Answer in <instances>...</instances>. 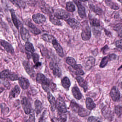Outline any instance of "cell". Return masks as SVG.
<instances>
[{"label":"cell","mask_w":122,"mask_h":122,"mask_svg":"<svg viewBox=\"0 0 122 122\" xmlns=\"http://www.w3.org/2000/svg\"><path fill=\"white\" fill-rule=\"evenodd\" d=\"M66 62L67 64L71 66L72 68H74L77 65L75 59L71 57H67L66 58Z\"/></svg>","instance_id":"cell-37"},{"label":"cell","mask_w":122,"mask_h":122,"mask_svg":"<svg viewBox=\"0 0 122 122\" xmlns=\"http://www.w3.org/2000/svg\"><path fill=\"white\" fill-rule=\"evenodd\" d=\"M22 106L25 113L28 115L32 112V105L29 99L26 97H24L21 102Z\"/></svg>","instance_id":"cell-5"},{"label":"cell","mask_w":122,"mask_h":122,"mask_svg":"<svg viewBox=\"0 0 122 122\" xmlns=\"http://www.w3.org/2000/svg\"><path fill=\"white\" fill-rule=\"evenodd\" d=\"M47 98L51 105V110L52 111H54L56 109V101L55 98L50 92H48Z\"/></svg>","instance_id":"cell-20"},{"label":"cell","mask_w":122,"mask_h":122,"mask_svg":"<svg viewBox=\"0 0 122 122\" xmlns=\"http://www.w3.org/2000/svg\"><path fill=\"white\" fill-rule=\"evenodd\" d=\"M76 80L80 86L83 88L85 91H86L88 88L87 82L83 78L80 76H77L76 77Z\"/></svg>","instance_id":"cell-23"},{"label":"cell","mask_w":122,"mask_h":122,"mask_svg":"<svg viewBox=\"0 0 122 122\" xmlns=\"http://www.w3.org/2000/svg\"><path fill=\"white\" fill-rule=\"evenodd\" d=\"M23 64L27 73L32 77H33L35 73L33 69V67L30 65V63L28 61H24Z\"/></svg>","instance_id":"cell-12"},{"label":"cell","mask_w":122,"mask_h":122,"mask_svg":"<svg viewBox=\"0 0 122 122\" xmlns=\"http://www.w3.org/2000/svg\"><path fill=\"white\" fill-rule=\"evenodd\" d=\"M116 47L121 50L122 49V40L117 41L115 43Z\"/></svg>","instance_id":"cell-45"},{"label":"cell","mask_w":122,"mask_h":122,"mask_svg":"<svg viewBox=\"0 0 122 122\" xmlns=\"http://www.w3.org/2000/svg\"><path fill=\"white\" fill-rule=\"evenodd\" d=\"M89 7L92 11L97 15H100L102 13V10L100 8L92 4H90L89 5Z\"/></svg>","instance_id":"cell-29"},{"label":"cell","mask_w":122,"mask_h":122,"mask_svg":"<svg viewBox=\"0 0 122 122\" xmlns=\"http://www.w3.org/2000/svg\"><path fill=\"white\" fill-rule=\"evenodd\" d=\"M70 107L71 109L75 112L77 113L80 116L84 117L90 115V112L81 107L80 105L76 103L74 101H72L71 103Z\"/></svg>","instance_id":"cell-1"},{"label":"cell","mask_w":122,"mask_h":122,"mask_svg":"<svg viewBox=\"0 0 122 122\" xmlns=\"http://www.w3.org/2000/svg\"><path fill=\"white\" fill-rule=\"evenodd\" d=\"M33 60L35 64L39 62V56L38 54L36 53H33L32 54Z\"/></svg>","instance_id":"cell-42"},{"label":"cell","mask_w":122,"mask_h":122,"mask_svg":"<svg viewBox=\"0 0 122 122\" xmlns=\"http://www.w3.org/2000/svg\"><path fill=\"white\" fill-rule=\"evenodd\" d=\"M98 118L94 116H91L88 118L87 120L88 122H97L98 121Z\"/></svg>","instance_id":"cell-44"},{"label":"cell","mask_w":122,"mask_h":122,"mask_svg":"<svg viewBox=\"0 0 122 122\" xmlns=\"http://www.w3.org/2000/svg\"><path fill=\"white\" fill-rule=\"evenodd\" d=\"M110 96L112 100L115 102L118 101L120 99V93L116 86H113L110 92Z\"/></svg>","instance_id":"cell-13"},{"label":"cell","mask_w":122,"mask_h":122,"mask_svg":"<svg viewBox=\"0 0 122 122\" xmlns=\"http://www.w3.org/2000/svg\"><path fill=\"white\" fill-rule=\"evenodd\" d=\"M18 82L21 88L23 90H26L30 86L29 81L27 78L21 77L18 78Z\"/></svg>","instance_id":"cell-17"},{"label":"cell","mask_w":122,"mask_h":122,"mask_svg":"<svg viewBox=\"0 0 122 122\" xmlns=\"http://www.w3.org/2000/svg\"><path fill=\"white\" fill-rule=\"evenodd\" d=\"M20 88L18 85H16L10 91L9 95L10 98H15L20 95Z\"/></svg>","instance_id":"cell-21"},{"label":"cell","mask_w":122,"mask_h":122,"mask_svg":"<svg viewBox=\"0 0 122 122\" xmlns=\"http://www.w3.org/2000/svg\"><path fill=\"white\" fill-rule=\"evenodd\" d=\"M62 84L64 88L68 89L70 86V81L67 77H64L62 80Z\"/></svg>","instance_id":"cell-34"},{"label":"cell","mask_w":122,"mask_h":122,"mask_svg":"<svg viewBox=\"0 0 122 122\" xmlns=\"http://www.w3.org/2000/svg\"><path fill=\"white\" fill-rule=\"evenodd\" d=\"M72 93L75 98L77 100H80L82 97V95L78 88L77 86L73 87L72 90Z\"/></svg>","instance_id":"cell-26"},{"label":"cell","mask_w":122,"mask_h":122,"mask_svg":"<svg viewBox=\"0 0 122 122\" xmlns=\"http://www.w3.org/2000/svg\"><path fill=\"white\" fill-rule=\"evenodd\" d=\"M20 35L21 37L25 42H27L30 37V35L29 31L24 27H22L20 29Z\"/></svg>","instance_id":"cell-19"},{"label":"cell","mask_w":122,"mask_h":122,"mask_svg":"<svg viewBox=\"0 0 122 122\" xmlns=\"http://www.w3.org/2000/svg\"><path fill=\"white\" fill-rule=\"evenodd\" d=\"M81 36L83 41H87L90 39L91 36V30L87 24H85L83 27Z\"/></svg>","instance_id":"cell-7"},{"label":"cell","mask_w":122,"mask_h":122,"mask_svg":"<svg viewBox=\"0 0 122 122\" xmlns=\"http://www.w3.org/2000/svg\"><path fill=\"white\" fill-rule=\"evenodd\" d=\"M73 70H71L76 75H84V72L82 70V66L80 64L76 65V66L73 68Z\"/></svg>","instance_id":"cell-25"},{"label":"cell","mask_w":122,"mask_h":122,"mask_svg":"<svg viewBox=\"0 0 122 122\" xmlns=\"http://www.w3.org/2000/svg\"><path fill=\"white\" fill-rule=\"evenodd\" d=\"M53 15L60 20H65L69 17V14L62 9H58L54 12Z\"/></svg>","instance_id":"cell-8"},{"label":"cell","mask_w":122,"mask_h":122,"mask_svg":"<svg viewBox=\"0 0 122 122\" xmlns=\"http://www.w3.org/2000/svg\"><path fill=\"white\" fill-rule=\"evenodd\" d=\"M56 108L60 112L65 113L67 111V106L63 99L60 97L57 99L56 103Z\"/></svg>","instance_id":"cell-4"},{"label":"cell","mask_w":122,"mask_h":122,"mask_svg":"<svg viewBox=\"0 0 122 122\" xmlns=\"http://www.w3.org/2000/svg\"><path fill=\"white\" fill-rule=\"evenodd\" d=\"M25 48L26 51L32 53H34L35 51V48L33 45L32 43L28 41L26 42L25 43Z\"/></svg>","instance_id":"cell-35"},{"label":"cell","mask_w":122,"mask_h":122,"mask_svg":"<svg viewBox=\"0 0 122 122\" xmlns=\"http://www.w3.org/2000/svg\"><path fill=\"white\" fill-rule=\"evenodd\" d=\"M32 19L35 22L39 24L43 23L46 20L45 17L40 13H37L33 15Z\"/></svg>","instance_id":"cell-15"},{"label":"cell","mask_w":122,"mask_h":122,"mask_svg":"<svg viewBox=\"0 0 122 122\" xmlns=\"http://www.w3.org/2000/svg\"><path fill=\"white\" fill-rule=\"evenodd\" d=\"M50 21L55 25L60 26L62 25V24L61 22L59 19H57V18L56 17L53 15H50Z\"/></svg>","instance_id":"cell-32"},{"label":"cell","mask_w":122,"mask_h":122,"mask_svg":"<svg viewBox=\"0 0 122 122\" xmlns=\"http://www.w3.org/2000/svg\"><path fill=\"white\" fill-rule=\"evenodd\" d=\"M97 122H100V121H97Z\"/></svg>","instance_id":"cell-49"},{"label":"cell","mask_w":122,"mask_h":122,"mask_svg":"<svg viewBox=\"0 0 122 122\" xmlns=\"http://www.w3.org/2000/svg\"><path fill=\"white\" fill-rule=\"evenodd\" d=\"M105 2L106 4L111 9L117 10L119 9L118 5L116 3L113 2L110 0H106Z\"/></svg>","instance_id":"cell-31"},{"label":"cell","mask_w":122,"mask_h":122,"mask_svg":"<svg viewBox=\"0 0 122 122\" xmlns=\"http://www.w3.org/2000/svg\"><path fill=\"white\" fill-rule=\"evenodd\" d=\"M18 76L17 74L12 72L9 70H5L0 72V79H7L12 81L18 80Z\"/></svg>","instance_id":"cell-3"},{"label":"cell","mask_w":122,"mask_h":122,"mask_svg":"<svg viewBox=\"0 0 122 122\" xmlns=\"http://www.w3.org/2000/svg\"><path fill=\"white\" fill-rule=\"evenodd\" d=\"M95 59L92 56L87 57L83 61V67L86 70L88 71L92 69L95 63Z\"/></svg>","instance_id":"cell-6"},{"label":"cell","mask_w":122,"mask_h":122,"mask_svg":"<svg viewBox=\"0 0 122 122\" xmlns=\"http://www.w3.org/2000/svg\"><path fill=\"white\" fill-rule=\"evenodd\" d=\"M41 65V63L39 62L36 64H35V67H38L39 66H40Z\"/></svg>","instance_id":"cell-48"},{"label":"cell","mask_w":122,"mask_h":122,"mask_svg":"<svg viewBox=\"0 0 122 122\" xmlns=\"http://www.w3.org/2000/svg\"><path fill=\"white\" fill-rule=\"evenodd\" d=\"M42 38L46 42L49 43H52L55 39L53 36L47 34H43L42 36Z\"/></svg>","instance_id":"cell-33"},{"label":"cell","mask_w":122,"mask_h":122,"mask_svg":"<svg viewBox=\"0 0 122 122\" xmlns=\"http://www.w3.org/2000/svg\"><path fill=\"white\" fill-rule=\"evenodd\" d=\"M11 17H12V20L14 24V25L16 28L18 29L19 28V23H18V20L15 15V11L13 10H10Z\"/></svg>","instance_id":"cell-30"},{"label":"cell","mask_w":122,"mask_h":122,"mask_svg":"<svg viewBox=\"0 0 122 122\" xmlns=\"http://www.w3.org/2000/svg\"><path fill=\"white\" fill-rule=\"evenodd\" d=\"M115 112L118 117L121 116L122 114V107L118 105L115 107Z\"/></svg>","instance_id":"cell-41"},{"label":"cell","mask_w":122,"mask_h":122,"mask_svg":"<svg viewBox=\"0 0 122 122\" xmlns=\"http://www.w3.org/2000/svg\"><path fill=\"white\" fill-rule=\"evenodd\" d=\"M0 108H1V111L2 113H5V112H7V111L9 112V109L8 107H6V105L5 103H2L0 105Z\"/></svg>","instance_id":"cell-43"},{"label":"cell","mask_w":122,"mask_h":122,"mask_svg":"<svg viewBox=\"0 0 122 122\" xmlns=\"http://www.w3.org/2000/svg\"><path fill=\"white\" fill-rule=\"evenodd\" d=\"M91 25L94 27H99L100 25V20L96 18H91L90 20Z\"/></svg>","instance_id":"cell-38"},{"label":"cell","mask_w":122,"mask_h":122,"mask_svg":"<svg viewBox=\"0 0 122 122\" xmlns=\"http://www.w3.org/2000/svg\"><path fill=\"white\" fill-rule=\"evenodd\" d=\"M68 24L73 29H77L81 26L80 23L75 18H70L67 20Z\"/></svg>","instance_id":"cell-18"},{"label":"cell","mask_w":122,"mask_h":122,"mask_svg":"<svg viewBox=\"0 0 122 122\" xmlns=\"http://www.w3.org/2000/svg\"><path fill=\"white\" fill-rule=\"evenodd\" d=\"M15 5L20 8H23L25 6V3L21 0H12L10 1Z\"/></svg>","instance_id":"cell-39"},{"label":"cell","mask_w":122,"mask_h":122,"mask_svg":"<svg viewBox=\"0 0 122 122\" xmlns=\"http://www.w3.org/2000/svg\"><path fill=\"white\" fill-rule=\"evenodd\" d=\"M28 26L30 28V32L33 34L37 35L41 33V31L31 22L30 21L28 22Z\"/></svg>","instance_id":"cell-24"},{"label":"cell","mask_w":122,"mask_h":122,"mask_svg":"<svg viewBox=\"0 0 122 122\" xmlns=\"http://www.w3.org/2000/svg\"><path fill=\"white\" fill-rule=\"evenodd\" d=\"M50 67L52 71L54 76L58 77H61L62 75V71L57 64L53 62H51L50 63Z\"/></svg>","instance_id":"cell-9"},{"label":"cell","mask_w":122,"mask_h":122,"mask_svg":"<svg viewBox=\"0 0 122 122\" xmlns=\"http://www.w3.org/2000/svg\"><path fill=\"white\" fill-rule=\"evenodd\" d=\"M35 116L34 113H32L30 115L28 120H26V122H35Z\"/></svg>","instance_id":"cell-46"},{"label":"cell","mask_w":122,"mask_h":122,"mask_svg":"<svg viewBox=\"0 0 122 122\" xmlns=\"http://www.w3.org/2000/svg\"><path fill=\"white\" fill-rule=\"evenodd\" d=\"M116 58V56L115 54H110L102 58L100 64V68H104L106 66L108 63L111 61L115 60Z\"/></svg>","instance_id":"cell-10"},{"label":"cell","mask_w":122,"mask_h":122,"mask_svg":"<svg viewBox=\"0 0 122 122\" xmlns=\"http://www.w3.org/2000/svg\"><path fill=\"white\" fill-rule=\"evenodd\" d=\"M66 8L68 12H73L76 10V7L75 5L72 2H68L66 4Z\"/></svg>","instance_id":"cell-36"},{"label":"cell","mask_w":122,"mask_h":122,"mask_svg":"<svg viewBox=\"0 0 122 122\" xmlns=\"http://www.w3.org/2000/svg\"><path fill=\"white\" fill-rule=\"evenodd\" d=\"M53 47L55 48L59 56L61 57H63L65 56L64 52L62 48L58 43L56 39H55L52 42Z\"/></svg>","instance_id":"cell-14"},{"label":"cell","mask_w":122,"mask_h":122,"mask_svg":"<svg viewBox=\"0 0 122 122\" xmlns=\"http://www.w3.org/2000/svg\"><path fill=\"white\" fill-rule=\"evenodd\" d=\"M86 107L88 110H91L96 107V104L90 98H87L86 101Z\"/></svg>","instance_id":"cell-28"},{"label":"cell","mask_w":122,"mask_h":122,"mask_svg":"<svg viewBox=\"0 0 122 122\" xmlns=\"http://www.w3.org/2000/svg\"><path fill=\"white\" fill-rule=\"evenodd\" d=\"M102 114L105 118L110 119L112 118V113L110 110L107 107H103L101 110Z\"/></svg>","instance_id":"cell-22"},{"label":"cell","mask_w":122,"mask_h":122,"mask_svg":"<svg viewBox=\"0 0 122 122\" xmlns=\"http://www.w3.org/2000/svg\"><path fill=\"white\" fill-rule=\"evenodd\" d=\"M52 122H66V118L63 116L60 117H54L51 120Z\"/></svg>","instance_id":"cell-40"},{"label":"cell","mask_w":122,"mask_h":122,"mask_svg":"<svg viewBox=\"0 0 122 122\" xmlns=\"http://www.w3.org/2000/svg\"><path fill=\"white\" fill-rule=\"evenodd\" d=\"M75 4L77 5L78 8V15L81 18H84L86 17L85 9L81 4V1L78 0H74Z\"/></svg>","instance_id":"cell-11"},{"label":"cell","mask_w":122,"mask_h":122,"mask_svg":"<svg viewBox=\"0 0 122 122\" xmlns=\"http://www.w3.org/2000/svg\"><path fill=\"white\" fill-rule=\"evenodd\" d=\"M35 111L36 114H40L42 110L43 107L42 102L38 100H36L35 102Z\"/></svg>","instance_id":"cell-27"},{"label":"cell","mask_w":122,"mask_h":122,"mask_svg":"<svg viewBox=\"0 0 122 122\" xmlns=\"http://www.w3.org/2000/svg\"><path fill=\"white\" fill-rule=\"evenodd\" d=\"M0 43L5 50L7 52L11 54L14 53V48L10 43L5 40H1Z\"/></svg>","instance_id":"cell-16"},{"label":"cell","mask_w":122,"mask_h":122,"mask_svg":"<svg viewBox=\"0 0 122 122\" xmlns=\"http://www.w3.org/2000/svg\"><path fill=\"white\" fill-rule=\"evenodd\" d=\"M0 120L1 122H12V121L9 118H7V119L1 118V119H0Z\"/></svg>","instance_id":"cell-47"},{"label":"cell","mask_w":122,"mask_h":122,"mask_svg":"<svg viewBox=\"0 0 122 122\" xmlns=\"http://www.w3.org/2000/svg\"><path fill=\"white\" fill-rule=\"evenodd\" d=\"M36 81L38 83L42 85L43 88L45 91L49 90V87L51 85L50 80L47 78L43 74L38 73L36 77Z\"/></svg>","instance_id":"cell-2"}]
</instances>
